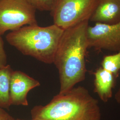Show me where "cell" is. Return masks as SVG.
I'll return each instance as SVG.
<instances>
[{
  "label": "cell",
  "instance_id": "6da1fadb",
  "mask_svg": "<svg viewBox=\"0 0 120 120\" xmlns=\"http://www.w3.org/2000/svg\"><path fill=\"white\" fill-rule=\"evenodd\" d=\"M88 26L87 21L64 30L60 38L53 63L59 73V94L66 92L86 79Z\"/></svg>",
  "mask_w": 120,
  "mask_h": 120
},
{
  "label": "cell",
  "instance_id": "7a4b0ae2",
  "mask_svg": "<svg viewBox=\"0 0 120 120\" xmlns=\"http://www.w3.org/2000/svg\"><path fill=\"white\" fill-rule=\"evenodd\" d=\"M34 120H101L98 101L83 86L73 87L58 94L45 105L31 110Z\"/></svg>",
  "mask_w": 120,
  "mask_h": 120
},
{
  "label": "cell",
  "instance_id": "3957f363",
  "mask_svg": "<svg viewBox=\"0 0 120 120\" xmlns=\"http://www.w3.org/2000/svg\"><path fill=\"white\" fill-rule=\"evenodd\" d=\"M64 31L54 24L46 27L29 25L11 31L6 40L23 55L51 64Z\"/></svg>",
  "mask_w": 120,
  "mask_h": 120
},
{
  "label": "cell",
  "instance_id": "277c9868",
  "mask_svg": "<svg viewBox=\"0 0 120 120\" xmlns=\"http://www.w3.org/2000/svg\"><path fill=\"white\" fill-rule=\"evenodd\" d=\"M97 0H56L50 11L54 24L64 30L89 21Z\"/></svg>",
  "mask_w": 120,
  "mask_h": 120
},
{
  "label": "cell",
  "instance_id": "5b68a950",
  "mask_svg": "<svg viewBox=\"0 0 120 120\" xmlns=\"http://www.w3.org/2000/svg\"><path fill=\"white\" fill-rule=\"evenodd\" d=\"M36 10L25 0H0V35L38 24Z\"/></svg>",
  "mask_w": 120,
  "mask_h": 120
},
{
  "label": "cell",
  "instance_id": "8992f818",
  "mask_svg": "<svg viewBox=\"0 0 120 120\" xmlns=\"http://www.w3.org/2000/svg\"><path fill=\"white\" fill-rule=\"evenodd\" d=\"M86 34L89 48L98 50H120V22L114 24L96 23L94 26H88Z\"/></svg>",
  "mask_w": 120,
  "mask_h": 120
},
{
  "label": "cell",
  "instance_id": "52a82bcc",
  "mask_svg": "<svg viewBox=\"0 0 120 120\" xmlns=\"http://www.w3.org/2000/svg\"><path fill=\"white\" fill-rule=\"evenodd\" d=\"M40 86L38 81L21 71H13L10 85L11 105H28L27 96L30 90Z\"/></svg>",
  "mask_w": 120,
  "mask_h": 120
},
{
  "label": "cell",
  "instance_id": "ba28073f",
  "mask_svg": "<svg viewBox=\"0 0 120 120\" xmlns=\"http://www.w3.org/2000/svg\"><path fill=\"white\" fill-rule=\"evenodd\" d=\"M90 20L106 24L120 22V0H97Z\"/></svg>",
  "mask_w": 120,
  "mask_h": 120
},
{
  "label": "cell",
  "instance_id": "9c48e42d",
  "mask_svg": "<svg viewBox=\"0 0 120 120\" xmlns=\"http://www.w3.org/2000/svg\"><path fill=\"white\" fill-rule=\"evenodd\" d=\"M94 74V92L102 101L106 102L112 97L116 77L101 67L97 69Z\"/></svg>",
  "mask_w": 120,
  "mask_h": 120
},
{
  "label": "cell",
  "instance_id": "30bf717a",
  "mask_svg": "<svg viewBox=\"0 0 120 120\" xmlns=\"http://www.w3.org/2000/svg\"><path fill=\"white\" fill-rule=\"evenodd\" d=\"M13 71L9 64L0 69V108L3 109H9L11 106L10 85Z\"/></svg>",
  "mask_w": 120,
  "mask_h": 120
},
{
  "label": "cell",
  "instance_id": "8fae6325",
  "mask_svg": "<svg viewBox=\"0 0 120 120\" xmlns=\"http://www.w3.org/2000/svg\"><path fill=\"white\" fill-rule=\"evenodd\" d=\"M101 65L103 69L117 77L120 73V50L116 54L105 56Z\"/></svg>",
  "mask_w": 120,
  "mask_h": 120
},
{
  "label": "cell",
  "instance_id": "7c38bea8",
  "mask_svg": "<svg viewBox=\"0 0 120 120\" xmlns=\"http://www.w3.org/2000/svg\"><path fill=\"white\" fill-rule=\"evenodd\" d=\"M36 10L40 11H51L56 0H25Z\"/></svg>",
  "mask_w": 120,
  "mask_h": 120
},
{
  "label": "cell",
  "instance_id": "4fadbf2b",
  "mask_svg": "<svg viewBox=\"0 0 120 120\" xmlns=\"http://www.w3.org/2000/svg\"><path fill=\"white\" fill-rule=\"evenodd\" d=\"M7 58L5 51L4 41L0 35V69L2 68L7 65Z\"/></svg>",
  "mask_w": 120,
  "mask_h": 120
},
{
  "label": "cell",
  "instance_id": "5bb4252c",
  "mask_svg": "<svg viewBox=\"0 0 120 120\" xmlns=\"http://www.w3.org/2000/svg\"><path fill=\"white\" fill-rule=\"evenodd\" d=\"M10 115L3 108H0V120H8Z\"/></svg>",
  "mask_w": 120,
  "mask_h": 120
},
{
  "label": "cell",
  "instance_id": "9a60e30c",
  "mask_svg": "<svg viewBox=\"0 0 120 120\" xmlns=\"http://www.w3.org/2000/svg\"><path fill=\"white\" fill-rule=\"evenodd\" d=\"M115 99L117 103L120 104V87L115 95Z\"/></svg>",
  "mask_w": 120,
  "mask_h": 120
},
{
  "label": "cell",
  "instance_id": "2e32d148",
  "mask_svg": "<svg viewBox=\"0 0 120 120\" xmlns=\"http://www.w3.org/2000/svg\"><path fill=\"white\" fill-rule=\"evenodd\" d=\"M8 120H16V119H15L12 116H10V117H9Z\"/></svg>",
  "mask_w": 120,
  "mask_h": 120
},
{
  "label": "cell",
  "instance_id": "e0dca14e",
  "mask_svg": "<svg viewBox=\"0 0 120 120\" xmlns=\"http://www.w3.org/2000/svg\"><path fill=\"white\" fill-rule=\"evenodd\" d=\"M16 120H23V119H16Z\"/></svg>",
  "mask_w": 120,
  "mask_h": 120
}]
</instances>
